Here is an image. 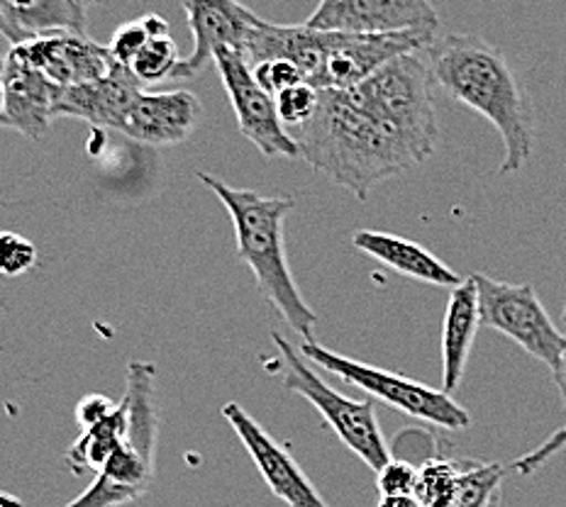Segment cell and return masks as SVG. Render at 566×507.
Returning <instances> with one entry per match:
<instances>
[{
  "label": "cell",
  "instance_id": "34",
  "mask_svg": "<svg viewBox=\"0 0 566 507\" xmlns=\"http://www.w3.org/2000/svg\"><path fill=\"white\" fill-rule=\"evenodd\" d=\"M564 323H566V303H564Z\"/></svg>",
  "mask_w": 566,
  "mask_h": 507
},
{
  "label": "cell",
  "instance_id": "32",
  "mask_svg": "<svg viewBox=\"0 0 566 507\" xmlns=\"http://www.w3.org/2000/svg\"><path fill=\"white\" fill-rule=\"evenodd\" d=\"M3 93H6V56H0V129H3Z\"/></svg>",
  "mask_w": 566,
  "mask_h": 507
},
{
  "label": "cell",
  "instance_id": "2",
  "mask_svg": "<svg viewBox=\"0 0 566 507\" xmlns=\"http://www.w3.org/2000/svg\"><path fill=\"white\" fill-rule=\"evenodd\" d=\"M291 135L301 159L359 200L381 181L418 167L403 141L349 91H321L315 115Z\"/></svg>",
  "mask_w": 566,
  "mask_h": 507
},
{
  "label": "cell",
  "instance_id": "1",
  "mask_svg": "<svg viewBox=\"0 0 566 507\" xmlns=\"http://www.w3.org/2000/svg\"><path fill=\"white\" fill-rule=\"evenodd\" d=\"M424 54L432 78L447 96L499 129L505 147L501 173L521 171L535 149V108L505 54L467 32L438 38Z\"/></svg>",
  "mask_w": 566,
  "mask_h": 507
},
{
  "label": "cell",
  "instance_id": "7",
  "mask_svg": "<svg viewBox=\"0 0 566 507\" xmlns=\"http://www.w3.org/2000/svg\"><path fill=\"white\" fill-rule=\"evenodd\" d=\"M298 349L303 351L305 359L313 361V367H321L329 373H335L337 379L359 388V391L381 400V403L403 412L408 418L422 420L450 432H462L471 424L469 410L459 405L450 393L442 391V388L438 391V388L406 379V376L400 373L376 369L371 363H361L357 359H347L342 357V353H335L327 347L317 345L315 339L303 341Z\"/></svg>",
  "mask_w": 566,
  "mask_h": 507
},
{
  "label": "cell",
  "instance_id": "23",
  "mask_svg": "<svg viewBox=\"0 0 566 507\" xmlns=\"http://www.w3.org/2000/svg\"><path fill=\"white\" fill-rule=\"evenodd\" d=\"M179 64V46H176V42L167 34V38H151L145 44V50L135 56V62L129 64V68H133V74L142 81V86H145L174 78Z\"/></svg>",
  "mask_w": 566,
  "mask_h": 507
},
{
  "label": "cell",
  "instance_id": "30",
  "mask_svg": "<svg viewBox=\"0 0 566 507\" xmlns=\"http://www.w3.org/2000/svg\"><path fill=\"white\" fill-rule=\"evenodd\" d=\"M552 373H554V383H557L559 393H562V403H564V408H566V347H564V351H562L559 367L554 369Z\"/></svg>",
  "mask_w": 566,
  "mask_h": 507
},
{
  "label": "cell",
  "instance_id": "17",
  "mask_svg": "<svg viewBox=\"0 0 566 507\" xmlns=\"http://www.w3.org/2000/svg\"><path fill=\"white\" fill-rule=\"evenodd\" d=\"M142 91L145 86L133 74V68L115 62L105 78L64 88L56 101L54 117H76V120L91 123L93 127L120 129L129 105L135 103Z\"/></svg>",
  "mask_w": 566,
  "mask_h": 507
},
{
  "label": "cell",
  "instance_id": "19",
  "mask_svg": "<svg viewBox=\"0 0 566 507\" xmlns=\"http://www.w3.org/2000/svg\"><path fill=\"white\" fill-rule=\"evenodd\" d=\"M59 32H86L84 3L78 0H0V34L13 46Z\"/></svg>",
  "mask_w": 566,
  "mask_h": 507
},
{
  "label": "cell",
  "instance_id": "25",
  "mask_svg": "<svg viewBox=\"0 0 566 507\" xmlns=\"http://www.w3.org/2000/svg\"><path fill=\"white\" fill-rule=\"evenodd\" d=\"M40 252L30 240L20 237L15 232H0V276L15 278L28 274L38 266Z\"/></svg>",
  "mask_w": 566,
  "mask_h": 507
},
{
  "label": "cell",
  "instance_id": "33",
  "mask_svg": "<svg viewBox=\"0 0 566 507\" xmlns=\"http://www.w3.org/2000/svg\"><path fill=\"white\" fill-rule=\"evenodd\" d=\"M78 3H84V6L88 8V6H93V3H101V0H78Z\"/></svg>",
  "mask_w": 566,
  "mask_h": 507
},
{
  "label": "cell",
  "instance_id": "24",
  "mask_svg": "<svg viewBox=\"0 0 566 507\" xmlns=\"http://www.w3.org/2000/svg\"><path fill=\"white\" fill-rule=\"evenodd\" d=\"M317 103H321V91L313 88L311 84H298L293 88H286L276 96V110L281 123L286 129H296L311 120L317 110Z\"/></svg>",
  "mask_w": 566,
  "mask_h": 507
},
{
  "label": "cell",
  "instance_id": "14",
  "mask_svg": "<svg viewBox=\"0 0 566 507\" xmlns=\"http://www.w3.org/2000/svg\"><path fill=\"white\" fill-rule=\"evenodd\" d=\"M13 52L62 88L101 81L115 66L108 46L93 42L86 32L44 34L13 46Z\"/></svg>",
  "mask_w": 566,
  "mask_h": 507
},
{
  "label": "cell",
  "instance_id": "31",
  "mask_svg": "<svg viewBox=\"0 0 566 507\" xmlns=\"http://www.w3.org/2000/svg\"><path fill=\"white\" fill-rule=\"evenodd\" d=\"M376 507H420L412 495H391V498H381Z\"/></svg>",
  "mask_w": 566,
  "mask_h": 507
},
{
  "label": "cell",
  "instance_id": "11",
  "mask_svg": "<svg viewBox=\"0 0 566 507\" xmlns=\"http://www.w3.org/2000/svg\"><path fill=\"white\" fill-rule=\"evenodd\" d=\"M509 468L474 458L428 456L418 464V488L412 498L420 507H499Z\"/></svg>",
  "mask_w": 566,
  "mask_h": 507
},
{
  "label": "cell",
  "instance_id": "21",
  "mask_svg": "<svg viewBox=\"0 0 566 507\" xmlns=\"http://www.w3.org/2000/svg\"><path fill=\"white\" fill-rule=\"evenodd\" d=\"M127 430H129V415H127L125 400H120V405H117V410L108 420H103L93 430H86L74 444L69 446L66 452L69 468L74 471V474H81V471H93V474L98 476L105 468V464L111 462V456L125 444Z\"/></svg>",
  "mask_w": 566,
  "mask_h": 507
},
{
  "label": "cell",
  "instance_id": "26",
  "mask_svg": "<svg viewBox=\"0 0 566 507\" xmlns=\"http://www.w3.org/2000/svg\"><path fill=\"white\" fill-rule=\"evenodd\" d=\"M376 486H379L381 498H391V495H416L418 488V464L410 458L391 456L381 471H376Z\"/></svg>",
  "mask_w": 566,
  "mask_h": 507
},
{
  "label": "cell",
  "instance_id": "28",
  "mask_svg": "<svg viewBox=\"0 0 566 507\" xmlns=\"http://www.w3.org/2000/svg\"><path fill=\"white\" fill-rule=\"evenodd\" d=\"M562 450H566V424L562 430H557L552 434V437H547L545 442H542L537 450H533L530 454H525V456H521V458H515L513 462V471L515 474H521V476H530V474H535L537 468H542L545 466L549 458L554 456V454H559Z\"/></svg>",
  "mask_w": 566,
  "mask_h": 507
},
{
  "label": "cell",
  "instance_id": "13",
  "mask_svg": "<svg viewBox=\"0 0 566 507\" xmlns=\"http://www.w3.org/2000/svg\"><path fill=\"white\" fill-rule=\"evenodd\" d=\"M188 28L193 32V52L181 59L174 78L188 81L203 71L218 52L244 54L247 42L262 25V18L244 8L240 0H184Z\"/></svg>",
  "mask_w": 566,
  "mask_h": 507
},
{
  "label": "cell",
  "instance_id": "16",
  "mask_svg": "<svg viewBox=\"0 0 566 507\" xmlns=\"http://www.w3.org/2000/svg\"><path fill=\"white\" fill-rule=\"evenodd\" d=\"M62 91V86L10 50L6 56L3 129H15L22 137L40 141L54 120Z\"/></svg>",
  "mask_w": 566,
  "mask_h": 507
},
{
  "label": "cell",
  "instance_id": "29",
  "mask_svg": "<svg viewBox=\"0 0 566 507\" xmlns=\"http://www.w3.org/2000/svg\"><path fill=\"white\" fill-rule=\"evenodd\" d=\"M115 410H117L115 400H111L108 395H101V393H91V395L78 400L76 422H78V427L86 432V430L96 427V424H101L103 420H108Z\"/></svg>",
  "mask_w": 566,
  "mask_h": 507
},
{
  "label": "cell",
  "instance_id": "15",
  "mask_svg": "<svg viewBox=\"0 0 566 507\" xmlns=\"http://www.w3.org/2000/svg\"><path fill=\"white\" fill-rule=\"evenodd\" d=\"M203 105L191 91H142L117 133L149 147H174L193 135Z\"/></svg>",
  "mask_w": 566,
  "mask_h": 507
},
{
  "label": "cell",
  "instance_id": "5",
  "mask_svg": "<svg viewBox=\"0 0 566 507\" xmlns=\"http://www.w3.org/2000/svg\"><path fill=\"white\" fill-rule=\"evenodd\" d=\"M430 76V66L420 54H406L349 91L403 141L418 163L428 161L440 141Z\"/></svg>",
  "mask_w": 566,
  "mask_h": 507
},
{
  "label": "cell",
  "instance_id": "6",
  "mask_svg": "<svg viewBox=\"0 0 566 507\" xmlns=\"http://www.w3.org/2000/svg\"><path fill=\"white\" fill-rule=\"evenodd\" d=\"M271 341L279 347L283 359V388L289 393H296L308 400L329 424V430L342 440V444L352 454H357L369 468L381 471L391 462V450H388V442L381 432L371 400H354L337 393L311 367L308 359L303 357V351L293 347L281 332H271Z\"/></svg>",
  "mask_w": 566,
  "mask_h": 507
},
{
  "label": "cell",
  "instance_id": "4",
  "mask_svg": "<svg viewBox=\"0 0 566 507\" xmlns=\"http://www.w3.org/2000/svg\"><path fill=\"white\" fill-rule=\"evenodd\" d=\"M157 367L149 361L127 363L125 405L129 430L125 444L96 476V480L64 507H120L139 500L155 480V452L159 415L155 400Z\"/></svg>",
  "mask_w": 566,
  "mask_h": 507
},
{
  "label": "cell",
  "instance_id": "9",
  "mask_svg": "<svg viewBox=\"0 0 566 507\" xmlns=\"http://www.w3.org/2000/svg\"><path fill=\"white\" fill-rule=\"evenodd\" d=\"M438 40V32L408 30L386 34L329 32L327 54L321 74L311 86L317 91H352L376 71L406 54H422Z\"/></svg>",
  "mask_w": 566,
  "mask_h": 507
},
{
  "label": "cell",
  "instance_id": "12",
  "mask_svg": "<svg viewBox=\"0 0 566 507\" xmlns=\"http://www.w3.org/2000/svg\"><path fill=\"white\" fill-rule=\"evenodd\" d=\"M222 418L230 422V427L244 444V450L259 468V474L266 480L269 490L279 500H283L289 507H327L325 498L317 493L313 480L305 476V471L298 466L296 458L283 450L240 403L222 405Z\"/></svg>",
  "mask_w": 566,
  "mask_h": 507
},
{
  "label": "cell",
  "instance_id": "10",
  "mask_svg": "<svg viewBox=\"0 0 566 507\" xmlns=\"http://www.w3.org/2000/svg\"><path fill=\"white\" fill-rule=\"evenodd\" d=\"M212 62L220 71L242 137L250 139L266 159H301L296 139L281 123L276 98L256 84L247 59L240 52L222 50Z\"/></svg>",
  "mask_w": 566,
  "mask_h": 507
},
{
  "label": "cell",
  "instance_id": "20",
  "mask_svg": "<svg viewBox=\"0 0 566 507\" xmlns=\"http://www.w3.org/2000/svg\"><path fill=\"white\" fill-rule=\"evenodd\" d=\"M481 327L479 291L474 278H467L452 288L450 303L442 323V391H457L462 383L471 347H474L476 329Z\"/></svg>",
  "mask_w": 566,
  "mask_h": 507
},
{
  "label": "cell",
  "instance_id": "3",
  "mask_svg": "<svg viewBox=\"0 0 566 507\" xmlns=\"http://www.w3.org/2000/svg\"><path fill=\"white\" fill-rule=\"evenodd\" d=\"M198 181L220 198L228 208L238 256L250 266L262 296L274 305L286 325L311 341L317 327V315L293 281L286 262V242H283V222L296 208L289 196H259L244 188H232L208 171H198Z\"/></svg>",
  "mask_w": 566,
  "mask_h": 507
},
{
  "label": "cell",
  "instance_id": "27",
  "mask_svg": "<svg viewBox=\"0 0 566 507\" xmlns=\"http://www.w3.org/2000/svg\"><path fill=\"white\" fill-rule=\"evenodd\" d=\"M252 74L256 78V84L274 98L286 88L305 84L303 71L296 64L286 62V59H269V62H259L252 66Z\"/></svg>",
  "mask_w": 566,
  "mask_h": 507
},
{
  "label": "cell",
  "instance_id": "18",
  "mask_svg": "<svg viewBox=\"0 0 566 507\" xmlns=\"http://www.w3.org/2000/svg\"><path fill=\"white\" fill-rule=\"evenodd\" d=\"M354 250L367 254L376 262H381L396 274L406 278H416L430 286L440 288H457L462 278L457 271H452L444 262H440L432 252L424 250L418 242L398 237L391 232H376V230H359L352 237Z\"/></svg>",
  "mask_w": 566,
  "mask_h": 507
},
{
  "label": "cell",
  "instance_id": "8",
  "mask_svg": "<svg viewBox=\"0 0 566 507\" xmlns=\"http://www.w3.org/2000/svg\"><path fill=\"white\" fill-rule=\"evenodd\" d=\"M479 291L481 325L511 337L515 345L552 371L559 367L566 335L554 325L530 283H505L486 274H471Z\"/></svg>",
  "mask_w": 566,
  "mask_h": 507
},
{
  "label": "cell",
  "instance_id": "22",
  "mask_svg": "<svg viewBox=\"0 0 566 507\" xmlns=\"http://www.w3.org/2000/svg\"><path fill=\"white\" fill-rule=\"evenodd\" d=\"M169 34V22L161 15H145L139 20L127 22V25L117 28L108 50L117 64L129 66L135 62V56L145 50V44L151 38H167Z\"/></svg>",
  "mask_w": 566,
  "mask_h": 507
}]
</instances>
